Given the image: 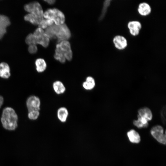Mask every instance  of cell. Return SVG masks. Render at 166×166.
<instances>
[{"instance_id": "1", "label": "cell", "mask_w": 166, "mask_h": 166, "mask_svg": "<svg viewBox=\"0 0 166 166\" xmlns=\"http://www.w3.org/2000/svg\"><path fill=\"white\" fill-rule=\"evenodd\" d=\"M45 30V33L49 39H57L58 43L64 41H68L71 36L70 30L65 23L60 25L53 23Z\"/></svg>"}, {"instance_id": "2", "label": "cell", "mask_w": 166, "mask_h": 166, "mask_svg": "<svg viewBox=\"0 0 166 166\" xmlns=\"http://www.w3.org/2000/svg\"><path fill=\"white\" fill-rule=\"evenodd\" d=\"M1 121L3 127L8 130H14L18 126V115L15 110L10 107L3 109Z\"/></svg>"}, {"instance_id": "3", "label": "cell", "mask_w": 166, "mask_h": 166, "mask_svg": "<svg viewBox=\"0 0 166 166\" xmlns=\"http://www.w3.org/2000/svg\"><path fill=\"white\" fill-rule=\"evenodd\" d=\"M54 57L62 64L65 63L66 60L70 61L72 59L73 53L69 41H62L57 44Z\"/></svg>"}, {"instance_id": "4", "label": "cell", "mask_w": 166, "mask_h": 166, "mask_svg": "<svg viewBox=\"0 0 166 166\" xmlns=\"http://www.w3.org/2000/svg\"><path fill=\"white\" fill-rule=\"evenodd\" d=\"M43 17L45 19L52 20L56 25L64 23L65 20L64 14L57 8L48 9L44 13Z\"/></svg>"}, {"instance_id": "5", "label": "cell", "mask_w": 166, "mask_h": 166, "mask_svg": "<svg viewBox=\"0 0 166 166\" xmlns=\"http://www.w3.org/2000/svg\"><path fill=\"white\" fill-rule=\"evenodd\" d=\"M25 10L35 16L40 22L44 18L43 10L40 4L34 2L26 4L24 6Z\"/></svg>"}, {"instance_id": "6", "label": "cell", "mask_w": 166, "mask_h": 166, "mask_svg": "<svg viewBox=\"0 0 166 166\" xmlns=\"http://www.w3.org/2000/svg\"><path fill=\"white\" fill-rule=\"evenodd\" d=\"M150 133L158 142L162 144H166V132L162 126L159 125L153 126L150 130Z\"/></svg>"}, {"instance_id": "7", "label": "cell", "mask_w": 166, "mask_h": 166, "mask_svg": "<svg viewBox=\"0 0 166 166\" xmlns=\"http://www.w3.org/2000/svg\"><path fill=\"white\" fill-rule=\"evenodd\" d=\"M33 34L36 45L40 44L45 48L48 46L50 39L43 30L38 27Z\"/></svg>"}, {"instance_id": "8", "label": "cell", "mask_w": 166, "mask_h": 166, "mask_svg": "<svg viewBox=\"0 0 166 166\" xmlns=\"http://www.w3.org/2000/svg\"><path fill=\"white\" fill-rule=\"evenodd\" d=\"M26 105L28 112L33 110L40 111L41 101L38 97L33 95L29 97L26 101Z\"/></svg>"}, {"instance_id": "9", "label": "cell", "mask_w": 166, "mask_h": 166, "mask_svg": "<svg viewBox=\"0 0 166 166\" xmlns=\"http://www.w3.org/2000/svg\"><path fill=\"white\" fill-rule=\"evenodd\" d=\"M128 27L130 34L133 36H136L139 34L142 25L139 21H132L128 22Z\"/></svg>"}, {"instance_id": "10", "label": "cell", "mask_w": 166, "mask_h": 166, "mask_svg": "<svg viewBox=\"0 0 166 166\" xmlns=\"http://www.w3.org/2000/svg\"><path fill=\"white\" fill-rule=\"evenodd\" d=\"M113 42L115 47L117 49L122 50L125 49L127 45V41L124 36L118 35L113 39Z\"/></svg>"}, {"instance_id": "11", "label": "cell", "mask_w": 166, "mask_h": 166, "mask_svg": "<svg viewBox=\"0 0 166 166\" xmlns=\"http://www.w3.org/2000/svg\"><path fill=\"white\" fill-rule=\"evenodd\" d=\"M10 24L9 18L6 16L0 14V39L6 32V28Z\"/></svg>"}, {"instance_id": "12", "label": "cell", "mask_w": 166, "mask_h": 166, "mask_svg": "<svg viewBox=\"0 0 166 166\" xmlns=\"http://www.w3.org/2000/svg\"><path fill=\"white\" fill-rule=\"evenodd\" d=\"M127 136L129 141L132 143L137 144L140 143L141 141L140 134L134 129H131L128 131Z\"/></svg>"}, {"instance_id": "13", "label": "cell", "mask_w": 166, "mask_h": 166, "mask_svg": "<svg viewBox=\"0 0 166 166\" xmlns=\"http://www.w3.org/2000/svg\"><path fill=\"white\" fill-rule=\"evenodd\" d=\"M69 112L67 109L65 107L58 108L57 112V116L58 119L61 122H65L68 118Z\"/></svg>"}, {"instance_id": "14", "label": "cell", "mask_w": 166, "mask_h": 166, "mask_svg": "<svg viewBox=\"0 0 166 166\" xmlns=\"http://www.w3.org/2000/svg\"><path fill=\"white\" fill-rule=\"evenodd\" d=\"M52 87L54 92L57 95L64 93L66 90L65 86L60 81L56 80L52 84Z\"/></svg>"}, {"instance_id": "15", "label": "cell", "mask_w": 166, "mask_h": 166, "mask_svg": "<svg viewBox=\"0 0 166 166\" xmlns=\"http://www.w3.org/2000/svg\"><path fill=\"white\" fill-rule=\"evenodd\" d=\"M96 81L92 76H88L86 77L85 80L82 83L83 88L86 90L90 91L95 88Z\"/></svg>"}, {"instance_id": "16", "label": "cell", "mask_w": 166, "mask_h": 166, "mask_svg": "<svg viewBox=\"0 0 166 166\" xmlns=\"http://www.w3.org/2000/svg\"><path fill=\"white\" fill-rule=\"evenodd\" d=\"M137 10L140 14L142 16H146L151 12V8L148 3L143 2L139 4Z\"/></svg>"}, {"instance_id": "17", "label": "cell", "mask_w": 166, "mask_h": 166, "mask_svg": "<svg viewBox=\"0 0 166 166\" xmlns=\"http://www.w3.org/2000/svg\"><path fill=\"white\" fill-rule=\"evenodd\" d=\"M138 115L146 119L148 121L152 119L153 115L151 109L147 107H143L140 109L138 111Z\"/></svg>"}, {"instance_id": "18", "label": "cell", "mask_w": 166, "mask_h": 166, "mask_svg": "<svg viewBox=\"0 0 166 166\" xmlns=\"http://www.w3.org/2000/svg\"><path fill=\"white\" fill-rule=\"evenodd\" d=\"M10 68L8 65L5 62L0 63V77L4 79L8 78L10 76Z\"/></svg>"}, {"instance_id": "19", "label": "cell", "mask_w": 166, "mask_h": 166, "mask_svg": "<svg viewBox=\"0 0 166 166\" xmlns=\"http://www.w3.org/2000/svg\"><path fill=\"white\" fill-rule=\"evenodd\" d=\"M133 124L139 128H146L149 125L148 121L147 119L138 115L137 116V119L134 120Z\"/></svg>"}, {"instance_id": "20", "label": "cell", "mask_w": 166, "mask_h": 166, "mask_svg": "<svg viewBox=\"0 0 166 166\" xmlns=\"http://www.w3.org/2000/svg\"><path fill=\"white\" fill-rule=\"evenodd\" d=\"M36 69L37 71L40 73L44 72L47 67V64L45 60L41 58H39L36 60L35 61Z\"/></svg>"}, {"instance_id": "21", "label": "cell", "mask_w": 166, "mask_h": 166, "mask_svg": "<svg viewBox=\"0 0 166 166\" xmlns=\"http://www.w3.org/2000/svg\"><path fill=\"white\" fill-rule=\"evenodd\" d=\"M26 21H28L33 25H38L40 21L35 16L30 13L26 14L24 17Z\"/></svg>"}, {"instance_id": "22", "label": "cell", "mask_w": 166, "mask_h": 166, "mask_svg": "<svg viewBox=\"0 0 166 166\" xmlns=\"http://www.w3.org/2000/svg\"><path fill=\"white\" fill-rule=\"evenodd\" d=\"M53 23V22L51 20L43 19L38 24V27L43 30V29H45L48 27L52 25L54 23Z\"/></svg>"}, {"instance_id": "23", "label": "cell", "mask_w": 166, "mask_h": 166, "mask_svg": "<svg viewBox=\"0 0 166 166\" xmlns=\"http://www.w3.org/2000/svg\"><path fill=\"white\" fill-rule=\"evenodd\" d=\"M40 115L39 111L33 110L28 112V117L31 120H36L38 118Z\"/></svg>"}, {"instance_id": "24", "label": "cell", "mask_w": 166, "mask_h": 166, "mask_svg": "<svg viewBox=\"0 0 166 166\" xmlns=\"http://www.w3.org/2000/svg\"><path fill=\"white\" fill-rule=\"evenodd\" d=\"M25 42L28 45L32 44L36 45L34 41L33 34L32 33L29 34L27 36L25 39Z\"/></svg>"}, {"instance_id": "25", "label": "cell", "mask_w": 166, "mask_h": 166, "mask_svg": "<svg viewBox=\"0 0 166 166\" xmlns=\"http://www.w3.org/2000/svg\"><path fill=\"white\" fill-rule=\"evenodd\" d=\"M28 50L30 53L34 54L36 53L38 51L37 45L32 44L29 45Z\"/></svg>"}, {"instance_id": "26", "label": "cell", "mask_w": 166, "mask_h": 166, "mask_svg": "<svg viewBox=\"0 0 166 166\" xmlns=\"http://www.w3.org/2000/svg\"><path fill=\"white\" fill-rule=\"evenodd\" d=\"M165 108H164L162 110L161 112V118H162V120L163 121H165Z\"/></svg>"}, {"instance_id": "27", "label": "cell", "mask_w": 166, "mask_h": 166, "mask_svg": "<svg viewBox=\"0 0 166 166\" xmlns=\"http://www.w3.org/2000/svg\"><path fill=\"white\" fill-rule=\"evenodd\" d=\"M44 1L50 5L53 4L56 2V1L54 0H44Z\"/></svg>"}, {"instance_id": "28", "label": "cell", "mask_w": 166, "mask_h": 166, "mask_svg": "<svg viewBox=\"0 0 166 166\" xmlns=\"http://www.w3.org/2000/svg\"><path fill=\"white\" fill-rule=\"evenodd\" d=\"M4 102V99L3 97L0 95V108L3 105Z\"/></svg>"}]
</instances>
